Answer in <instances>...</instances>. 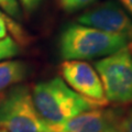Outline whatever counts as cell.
I'll list each match as a JSON object with an SVG mask.
<instances>
[{"instance_id": "8", "label": "cell", "mask_w": 132, "mask_h": 132, "mask_svg": "<svg viewBox=\"0 0 132 132\" xmlns=\"http://www.w3.org/2000/svg\"><path fill=\"white\" fill-rule=\"evenodd\" d=\"M29 67L22 61L12 60L0 62V90L16 85L26 79Z\"/></svg>"}, {"instance_id": "3", "label": "cell", "mask_w": 132, "mask_h": 132, "mask_svg": "<svg viewBox=\"0 0 132 132\" xmlns=\"http://www.w3.org/2000/svg\"><path fill=\"white\" fill-rule=\"evenodd\" d=\"M0 130L6 132H47L27 85H15L0 100Z\"/></svg>"}, {"instance_id": "13", "label": "cell", "mask_w": 132, "mask_h": 132, "mask_svg": "<svg viewBox=\"0 0 132 132\" xmlns=\"http://www.w3.org/2000/svg\"><path fill=\"white\" fill-rule=\"evenodd\" d=\"M42 0H19V3L27 13H32L39 8Z\"/></svg>"}, {"instance_id": "7", "label": "cell", "mask_w": 132, "mask_h": 132, "mask_svg": "<svg viewBox=\"0 0 132 132\" xmlns=\"http://www.w3.org/2000/svg\"><path fill=\"white\" fill-rule=\"evenodd\" d=\"M118 111L96 108L60 125H47V132H116Z\"/></svg>"}, {"instance_id": "12", "label": "cell", "mask_w": 132, "mask_h": 132, "mask_svg": "<svg viewBox=\"0 0 132 132\" xmlns=\"http://www.w3.org/2000/svg\"><path fill=\"white\" fill-rule=\"evenodd\" d=\"M116 132H132V107L125 113L119 114L116 123Z\"/></svg>"}, {"instance_id": "15", "label": "cell", "mask_w": 132, "mask_h": 132, "mask_svg": "<svg viewBox=\"0 0 132 132\" xmlns=\"http://www.w3.org/2000/svg\"><path fill=\"white\" fill-rule=\"evenodd\" d=\"M128 46H129V48H130V51L132 52V42H129V44H128Z\"/></svg>"}, {"instance_id": "5", "label": "cell", "mask_w": 132, "mask_h": 132, "mask_svg": "<svg viewBox=\"0 0 132 132\" xmlns=\"http://www.w3.org/2000/svg\"><path fill=\"white\" fill-rule=\"evenodd\" d=\"M63 80L74 92L96 108L109 104L97 71L84 61H64L60 65Z\"/></svg>"}, {"instance_id": "1", "label": "cell", "mask_w": 132, "mask_h": 132, "mask_svg": "<svg viewBox=\"0 0 132 132\" xmlns=\"http://www.w3.org/2000/svg\"><path fill=\"white\" fill-rule=\"evenodd\" d=\"M129 42L127 36L72 23L61 32L59 47L64 61H86L108 56L126 47Z\"/></svg>"}, {"instance_id": "4", "label": "cell", "mask_w": 132, "mask_h": 132, "mask_svg": "<svg viewBox=\"0 0 132 132\" xmlns=\"http://www.w3.org/2000/svg\"><path fill=\"white\" fill-rule=\"evenodd\" d=\"M109 104H132V52L129 46L95 63Z\"/></svg>"}, {"instance_id": "16", "label": "cell", "mask_w": 132, "mask_h": 132, "mask_svg": "<svg viewBox=\"0 0 132 132\" xmlns=\"http://www.w3.org/2000/svg\"><path fill=\"white\" fill-rule=\"evenodd\" d=\"M0 132H6V131H3V130H0Z\"/></svg>"}, {"instance_id": "17", "label": "cell", "mask_w": 132, "mask_h": 132, "mask_svg": "<svg viewBox=\"0 0 132 132\" xmlns=\"http://www.w3.org/2000/svg\"><path fill=\"white\" fill-rule=\"evenodd\" d=\"M0 13H2V11H0Z\"/></svg>"}, {"instance_id": "14", "label": "cell", "mask_w": 132, "mask_h": 132, "mask_svg": "<svg viewBox=\"0 0 132 132\" xmlns=\"http://www.w3.org/2000/svg\"><path fill=\"white\" fill-rule=\"evenodd\" d=\"M119 1L123 7V9L132 16V0H119Z\"/></svg>"}, {"instance_id": "6", "label": "cell", "mask_w": 132, "mask_h": 132, "mask_svg": "<svg viewBox=\"0 0 132 132\" xmlns=\"http://www.w3.org/2000/svg\"><path fill=\"white\" fill-rule=\"evenodd\" d=\"M77 23L111 34L127 36L132 42V18L114 0H107L82 12L77 18Z\"/></svg>"}, {"instance_id": "2", "label": "cell", "mask_w": 132, "mask_h": 132, "mask_svg": "<svg viewBox=\"0 0 132 132\" xmlns=\"http://www.w3.org/2000/svg\"><path fill=\"white\" fill-rule=\"evenodd\" d=\"M31 92L35 108L47 125H60L82 112L96 109L61 77L38 82Z\"/></svg>"}, {"instance_id": "10", "label": "cell", "mask_w": 132, "mask_h": 132, "mask_svg": "<svg viewBox=\"0 0 132 132\" xmlns=\"http://www.w3.org/2000/svg\"><path fill=\"white\" fill-rule=\"evenodd\" d=\"M0 9L11 19L21 18V8L19 0H0Z\"/></svg>"}, {"instance_id": "9", "label": "cell", "mask_w": 132, "mask_h": 132, "mask_svg": "<svg viewBox=\"0 0 132 132\" xmlns=\"http://www.w3.org/2000/svg\"><path fill=\"white\" fill-rule=\"evenodd\" d=\"M19 53L20 46L12 36H7V38L0 40V61L14 57Z\"/></svg>"}, {"instance_id": "11", "label": "cell", "mask_w": 132, "mask_h": 132, "mask_svg": "<svg viewBox=\"0 0 132 132\" xmlns=\"http://www.w3.org/2000/svg\"><path fill=\"white\" fill-rule=\"evenodd\" d=\"M96 0H61L60 6L66 12H77L87 8Z\"/></svg>"}]
</instances>
